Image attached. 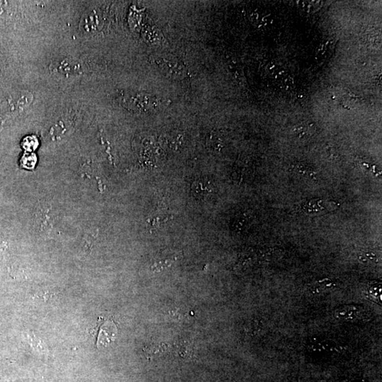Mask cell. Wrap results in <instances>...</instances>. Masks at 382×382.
Wrapping results in <instances>:
<instances>
[{"instance_id":"1","label":"cell","mask_w":382,"mask_h":382,"mask_svg":"<svg viewBox=\"0 0 382 382\" xmlns=\"http://www.w3.org/2000/svg\"><path fill=\"white\" fill-rule=\"evenodd\" d=\"M119 104L124 108L139 113H152L162 108V101L156 96L146 92L126 91L117 97Z\"/></svg>"},{"instance_id":"5","label":"cell","mask_w":382,"mask_h":382,"mask_svg":"<svg viewBox=\"0 0 382 382\" xmlns=\"http://www.w3.org/2000/svg\"><path fill=\"white\" fill-rule=\"evenodd\" d=\"M51 70L59 77L71 78L79 75L82 72V67L76 59L64 58L51 64Z\"/></svg>"},{"instance_id":"2","label":"cell","mask_w":382,"mask_h":382,"mask_svg":"<svg viewBox=\"0 0 382 382\" xmlns=\"http://www.w3.org/2000/svg\"><path fill=\"white\" fill-rule=\"evenodd\" d=\"M150 61L159 72L168 78L183 79L188 75V70L185 64L171 55H154Z\"/></svg>"},{"instance_id":"9","label":"cell","mask_w":382,"mask_h":382,"mask_svg":"<svg viewBox=\"0 0 382 382\" xmlns=\"http://www.w3.org/2000/svg\"><path fill=\"white\" fill-rule=\"evenodd\" d=\"M370 295L373 297V299L376 300V299H380V296L382 297L381 294V287H380L379 285H373L370 287Z\"/></svg>"},{"instance_id":"3","label":"cell","mask_w":382,"mask_h":382,"mask_svg":"<svg viewBox=\"0 0 382 382\" xmlns=\"http://www.w3.org/2000/svg\"><path fill=\"white\" fill-rule=\"evenodd\" d=\"M335 318L351 323L368 322L371 318V314L365 307L355 304L343 305L335 309L334 312Z\"/></svg>"},{"instance_id":"7","label":"cell","mask_w":382,"mask_h":382,"mask_svg":"<svg viewBox=\"0 0 382 382\" xmlns=\"http://www.w3.org/2000/svg\"><path fill=\"white\" fill-rule=\"evenodd\" d=\"M39 142L37 138L34 136H29L26 137L22 142L23 147L26 151H34L38 147Z\"/></svg>"},{"instance_id":"6","label":"cell","mask_w":382,"mask_h":382,"mask_svg":"<svg viewBox=\"0 0 382 382\" xmlns=\"http://www.w3.org/2000/svg\"><path fill=\"white\" fill-rule=\"evenodd\" d=\"M215 191V186L210 180L206 178H198L195 180L191 185V191L197 199L207 200L212 196Z\"/></svg>"},{"instance_id":"4","label":"cell","mask_w":382,"mask_h":382,"mask_svg":"<svg viewBox=\"0 0 382 382\" xmlns=\"http://www.w3.org/2000/svg\"><path fill=\"white\" fill-rule=\"evenodd\" d=\"M33 102L32 94L27 92H19L5 99L1 105L2 113L15 115L25 111Z\"/></svg>"},{"instance_id":"8","label":"cell","mask_w":382,"mask_h":382,"mask_svg":"<svg viewBox=\"0 0 382 382\" xmlns=\"http://www.w3.org/2000/svg\"><path fill=\"white\" fill-rule=\"evenodd\" d=\"M23 164L27 168H32L35 166L36 162V157L34 154H26L22 158Z\"/></svg>"}]
</instances>
